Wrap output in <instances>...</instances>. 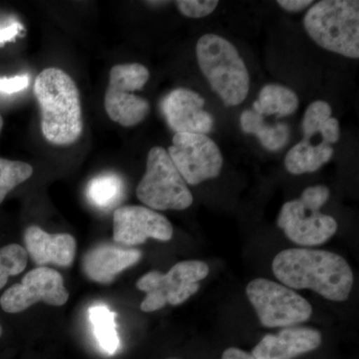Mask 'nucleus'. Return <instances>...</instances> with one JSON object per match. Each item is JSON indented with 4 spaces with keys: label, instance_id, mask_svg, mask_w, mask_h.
I'll use <instances>...</instances> for the list:
<instances>
[{
    "label": "nucleus",
    "instance_id": "16",
    "mask_svg": "<svg viewBox=\"0 0 359 359\" xmlns=\"http://www.w3.org/2000/svg\"><path fill=\"white\" fill-rule=\"evenodd\" d=\"M141 250L103 244L89 250L82 261V269L89 280L110 285L121 271L139 263Z\"/></svg>",
    "mask_w": 359,
    "mask_h": 359
},
{
    "label": "nucleus",
    "instance_id": "13",
    "mask_svg": "<svg viewBox=\"0 0 359 359\" xmlns=\"http://www.w3.org/2000/svg\"><path fill=\"white\" fill-rule=\"evenodd\" d=\"M204 107V99L197 92L186 88L173 90L161 103L168 125L176 133H210L214 118Z\"/></svg>",
    "mask_w": 359,
    "mask_h": 359
},
{
    "label": "nucleus",
    "instance_id": "12",
    "mask_svg": "<svg viewBox=\"0 0 359 359\" xmlns=\"http://www.w3.org/2000/svg\"><path fill=\"white\" fill-rule=\"evenodd\" d=\"M173 237V226L166 217L143 205H123L113 215V240L132 247L148 238L168 242Z\"/></svg>",
    "mask_w": 359,
    "mask_h": 359
},
{
    "label": "nucleus",
    "instance_id": "6",
    "mask_svg": "<svg viewBox=\"0 0 359 359\" xmlns=\"http://www.w3.org/2000/svg\"><path fill=\"white\" fill-rule=\"evenodd\" d=\"M137 197L154 211L188 209L193 195L164 148L149 151L146 173L137 187Z\"/></svg>",
    "mask_w": 359,
    "mask_h": 359
},
{
    "label": "nucleus",
    "instance_id": "11",
    "mask_svg": "<svg viewBox=\"0 0 359 359\" xmlns=\"http://www.w3.org/2000/svg\"><path fill=\"white\" fill-rule=\"evenodd\" d=\"M69 299L62 276L47 266L28 271L20 283L13 285L0 297V306L7 313H20L37 302L65 306Z\"/></svg>",
    "mask_w": 359,
    "mask_h": 359
},
{
    "label": "nucleus",
    "instance_id": "5",
    "mask_svg": "<svg viewBox=\"0 0 359 359\" xmlns=\"http://www.w3.org/2000/svg\"><path fill=\"white\" fill-rule=\"evenodd\" d=\"M327 186H313L302 192L299 199L285 203L278 218V226L294 244L313 247L323 244L337 233V221L320 212L330 199Z\"/></svg>",
    "mask_w": 359,
    "mask_h": 359
},
{
    "label": "nucleus",
    "instance_id": "18",
    "mask_svg": "<svg viewBox=\"0 0 359 359\" xmlns=\"http://www.w3.org/2000/svg\"><path fill=\"white\" fill-rule=\"evenodd\" d=\"M299 97L292 90L278 84H268L259 91L254 102V111L261 115L283 117L292 114L299 108Z\"/></svg>",
    "mask_w": 359,
    "mask_h": 359
},
{
    "label": "nucleus",
    "instance_id": "2",
    "mask_svg": "<svg viewBox=\"0 0 359 359\" xmlns=\"http://www.w3.org/2000/svg\"><path fill=\"white\" fill-rule=\"evenodd\" d=\"M40 108V127L52 145H72L83 132L79 90L69 74L56 67L42 70L33 87Z\"/></svg>",
    "mask_w": 359,
    "mask_h": 359
},
{
    "label": "nucleus",
    "instance_id": "3",
    "mask_svg": "<svg viewBox=\"0 0 359 359\" xmlns=\"http://www.w3.org/2000/svg\"><path fill=\"white\" fill-rule=\"evenodd\" d=\"M196 54L201 71L224 105L244 102L250 91V74L237 48L219 35L205 34L198 40Z\"/></svg>",
    "mask_w": 359,
    "mask_h": 359
},
{
    "label": "nucleus",
    "instance_id": "1",
    "mask_svg": "<svg viewBox=\"0 0 359 359\" xmlns=\"http://www.w3.org/2000/svg\"><path fill=\"white\" fill-rule=\"evenodd\" d=\"M273 271L290 289L311 290L334 302L346 301L354 283L353 269L346 259L327 250H283L273 259Z\"/></svg>",
    "mask_w": 359,
    "mask_h": 359
},
{
    "label": "nucleus",
    "instance_id": "8",
    "mask_svg": "<svg viewBox=\"0 0 359 359\" xmlns=\"http://www.w3.org/2000/svg\"><path fill=\"white\" fill-rule=\"evenodd\" d=\"M245 292L266 327H294L308 321L313 314L311 304L283 283L255 278L248 285Z\"/></svg>",
    "mask_w": 359,
    "mask_h": 359
},
{
    "label": "nucleus",
    "instance_id": "10",
    "mask_svg": "<svg viewBox=\"0 0 359 359\" xmlns=\"http://www.w3.org/2000/svg\"><path fill=\"white\" fill-rule=\"evenodd\" d=\"M167 152L189 185L217 178L223 167L221 151L207 135L176 133Z\"/></svg>",
    "mask_w": 359,
    "mask_h": 359
},
{
    "label": "nucleus",
    "instance_id": "14",
    "mask_svg": "<svg viewBox=\"0 0 359 359\" xmlns=\"http://www.w3.org/2000/svg\"><path fill=\"white\" fill-rule=\"evenodd\" d=\"M321 341L320 332L313 328L283 327L276 334L264 335L250 354L256 359H294L316 351Z\"/></svg>",
    "mask_w": 359,
    "mask_h": 359
},
{
    "label": "nucleus",
    "instance_id": "27",
    "mask_svg": "<svg viewBox=\"0 0 359 359\" xmlns=\"http://www.w3.org/2000/svg\"><path fill=\"white\" fill-rule=\"evenodd\" d=\"M222 359H256L250 353H248L247 351H242L240 348H236V347H230V348L226 349L224 351Z\"/></svg>",
    "mask_w": 359,
    "mask_h": 359
},
{
    "label": "nucleus",
    "instance_id": "4",
    "mask_svg": "<svg viewBox=\"0 0 359 359\" xmlns=\"http://www.w3.org/2000/svg\"><path fill=\"white\" fill-rule=\"evenodd\" d=\"M304 28L318 46L344 57L359 58V1L323 0L306 13Z\"/></svg>",
    "mask_w": 359,
    "mask_h": 359
},
{
    "label": "nucleus",
    "instance_id": "23",
    "mask_svg": "<svg viewBox=\"0 0 359 359\" xmlns=\"http://www.w3.org/2000/svg\"><path fill=\"white\" fill-rule=\"evenodd\" d=\"M180 13L187 18H202L214 13L218 6L217 0H179L176 1Z\"/></svg>",
    "mask_w": 359,
    "mask_h": 359
},
{
    "label": "nucleus",
    "instance_id": "19",
    "mask_svg": "<svg viewBox=\"0 0 359 359\" xmlns=\"http://www.w3.org/2000/svg\"><path fill=\"white\" fill-rule=\"evenodd\" d=\"M89 318L100 348L109 355L117 353L120 341L116 330V313L107 306H95L89 309Z\"/></svg>",
    "mask_w": 359,
    "mask_h": 359
},
{
    "label": "nucleus",
    "instance_id": "9",
    "mask_svg": "<svg viewBox=\"0 0 359 359\" xmlns=\"http://www.w3.org/2000/svg\"><path fill=\"white\" fill-rule=\"evenodd\" d=\"M150 72L140 63L118 65L111 68L105 93V110L112 121L123 127H133L147 117L150 104L135 95L147 83Z\"/></svg>",
    "mask_w": 359,
    "mask_h": 359
},
{
    "label": "nucleus",
    "instance_id": "30",
    "mask_svg": "<svg viewBox=\"0 0 359 359\" xmlns=\"http://www.w3.org/2000/svg\"><path fill=\"white\" fill-rule=\"evenodd\" d=\"M171 359H176V358H171Z\"/></svg>",
    "mask_w": 359,
    "mask_h": 359
},
{
    "label": "nucleus",
    "instance_id": "25",
    "mask_svg": "<svg viewBox=\"0 0 359 359\" xmlns=\"http://www.w3.org/2000/svg\"><path fill=\"white\" fill-rule=\"evenodd\" d=\"M22 32L23 25L18 20L0 25V46L13 41Z\"/></svg>",
    "mask_w": 359,
    "mask_h": 359
},
{
    "label": "nucleus",
    "instance_id": "26",
    "mask_svg": "<svg viewBox=\"0 0 359 359\" xmlns=\"http://www.w3.org/2000/svg\"><path fill=\"white\" fill-rule=\"evenodd\" d=\"M276 4H278L285 11L290 13H297V11H304L306 7L313 4L311 0H278Z\"/></svg>",
    "mask_w": 359,
    "mask_h": 359
},
{
    "label": "nucleus",
    "instance_id": "21",
    "mask_svg": "<svg viewBox=\"0 0 359 359\" xmlns=\"http://www.w3.org/2000/svg\"><path fill=\"white\" fill-rule=\"evenodd\" d=\"M32 174L33 168L27 163L0 158V204L7 194L27 181Z\"/></svg>",
    "mask_w": 359,
    "mask_h": 359
},
{
    "label": "nucleus",
    "instance_id": "29",
    "mask_svg": "<svg viewBox=\"0 0 359 359\" xmlns=\"http://www.w3.org/2000/svg\"><path fill=\"white\" fill-rule=\"evenodd\" d=\"M1 334H2V327H1V325H0V337H1Z\"/></svg>",
    "mask_w": 359,
    "mask_h": 359
},
{
    "label": "nucleus",
    "instance_id": "24",
    "mask_svg": "<svg viewBox=\"0 0 359 359\" xmlns=\"http://www.w3.org/2000/svg\"><path fill=\"white\" fill-rule=\"evenodd\" d=\"M29 85V77L28 75H18V76L0 78V93L11 95V94L18 93L27 88Z\"/></svg>",
    "mask_w": 359,
    "mask_h": 359
},
{
    "label": "nucleus",
    "instance_id": "28",
    "mask_svg": "<svg viewBox=\"0 0 359 359\" xmlns=\"http://www.w3.org/2000/svg\"><path fill=\"white\" fill-rule=\"evenodd\" d=\"M2 128H4V118H2L1 114H0V133H1Z\"/></svg>",
    "mask_w": 359,
    "mask_h": 359
},
{
    "label": "nucleus",
    "instance_id": "20",
    "mask_svg": "<svg viewBox=\"0 0 359 359\" xmlns=\"http://www.w3.org/2000/svg\"><path fill=\"white\" fill-rule=\"evenodd\" d=\"M123 181L118 175L101 174L89 182L87 198L92 205L101 210L110 209L121 199Z\"/></svg>",
    "mask_w": 359,
    "mask_h": 359
},
{
    "label": "nucleus",
    "instance_id": "7",
    "mask_svg": "<svg viewBox=\"0 0 359 359\" xmlns=\"http://www.w3.org/2000/svg\"><path fill=\"white\" fill-rule=\"evenodd\" d=\"M210 268L201 261H184L175 264L166 273L149 271L137 282V289L145 292L141 311L153 313L167 304L179 306L200 289V280L209 275Z\"/></svg>",
    "mask_w": 359,
    "mask_h": 359
},
{
    "label": "nucleus",
    "instance_id": "22",
    "mask_svg": "<svg viewBox=\"0 0 359 359\" xmlns=\"http://www.w3.org/2000/svg\"><path fill=\"white\" fill-rule=\"evenodd\" d=\"M28 255L20 245L0 248V290L6 287L11 276L20 275L27 266Z\"/></svg>",
    "mask_w": 359,
    "mask_h": 359
},
{
    "label": "nucleus",
    "instance_id": "17",
    "mask_svg": "<svg viewBox=\"0 0 359 359\" xmlns=\"http://www.w3.org/2000/svg\"><path fill=\"white\" fill-rule=\"evenodd\" d=\"M241 128L245 134L256 135L264 148L278 151L289 143L290 128L285 123L269 126L264 123V116L254 110H245L241 115Z\"/></svg>",
    "mask_w": 359,
    "mask_h": 359
},
{
    "label": "nucleus",
    "instance_id": "15",
    "mask_svg": "<svg viewBox=\"0 0 359 359\" xmlns=\"http://www.w3.org/2000/svg\"><path fill=\"white\" fill-rule=\"evenodd\" d=\"M23 240L27 255L37 266L52 264L69 268L74 261L76 241L69 233H48L39 226H30Z\"/></svg>",
    "mask_w": 359,
    "mask_h": 359
}]
</instances>
